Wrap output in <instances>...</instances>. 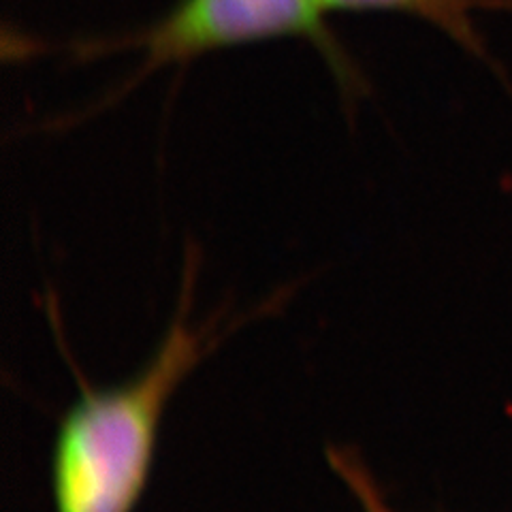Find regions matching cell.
I'll return each mask as SVG.
<instances>
[{
	"label": "cell",
	"mask_w": 512,
	"mask_h": 512,
	"mask_svg": "<svg viewBox=\"0 0 512 512\" xmlns=\"http://www.w3.org/2000/svg\"><path fill=\"white\" fill-rule=\"evenodd\" d=\"M318 0H180L163 20L118 41L84 45V52L139 50L143 62L128 86L167 67L229 47L303 39L312 43L344 92H359L361 79L342 43L327 26Z\"/></svg>",
	"instance_id": "obj_2"
},
{
	"label": "cell",
	"mask_w": 512,
	"mask_h": 512,
	"mask_svg": "<svg viewBox=\"0 0 512 512\" xmlns=\"http://www.w3.org/2000/svg\"><path fill=\"white\" fill-rule=\"evenodd\" d=\"M325 11H395L427 20L463 50L495 67L480 32L472 22V11L504 9L512 11V0H318Z\"/></svg>",
	"instance_id": "obj_3"
},
{
	"label": "cell",
	"mask_w": 512,
	"mask_h": 512,
	"mask_svg": "<svg viewBox=\"0 0 512 512\" xmlns=\"http://www.w3.org/2000/svg\"><path fill=\"white\" fill-rule=\"evenodd\" d=\"M192 278L190 259L180 310L150 363L118 387H84L64 414L52 451L56 512H133L139 504L171 397L227 338L224 325L190 320Z\"/></svg>",
	"instance_id": "obj_1"
},
{
	"label": "cell",
	"mask_w": 512,
	"mask_h": 512,
	"mask_svg": "<svg viewBox=\"0 0 512 512\" xmlns=\"http://www.w3.org/2000/svg\"><path fill=\"white\" fill-rule=\"evenodd\" d=\"M327 455L331 468L344 480V485L352 493V498L359 502L363 512H397L384 498L376 478L355 451H350V448H329Z\"/></svg>",
	"instance_id": "obj_4"
}]
</instances>
